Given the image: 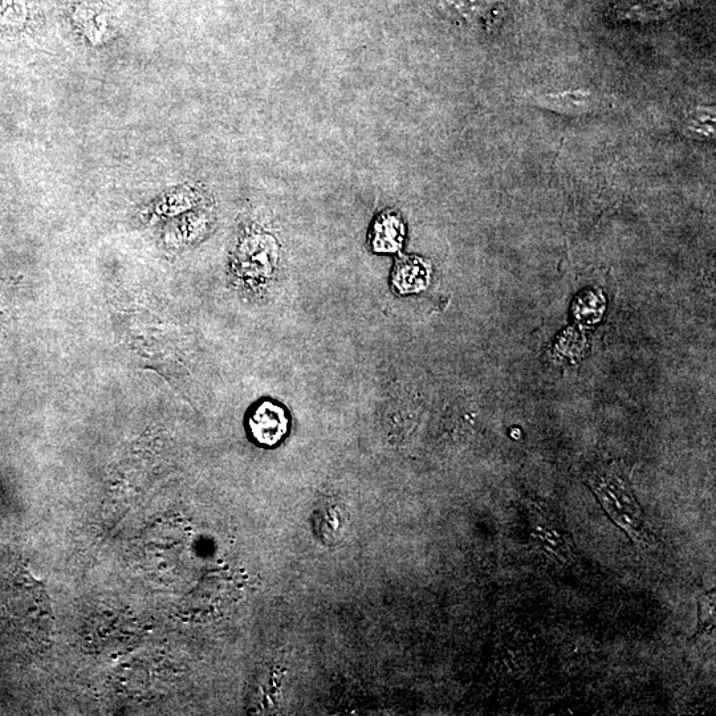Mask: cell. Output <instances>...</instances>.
<instances>
[{
    "instance_id": "obj_7",
    "label": "cell",
    "mask_w": 716,
    "mask_h": 716,
    "mask_svg": "<svg viewBox=\"0 0 716 716\" xmlns=\"http://www.w3.org/2000/svg\"><path fill=\"white\" fill-rule=\"evenodd\" d=\"M699 605H701L699 606V626H701L702 630L713 628L715 624L714 595L703 597Z\"/></svg>"
},
{
    "instance_id": "obj_1",
    "label": "cell",
    "mask_w": 716,
    "mask_h": 716,
    "mask_svg": "<svg viewBox=\"0 0 716 716\" xmlns=\"http://www.w3.org/2000/svg\"><path fill=\"white\" fill-rule=\"evenodd\" d=\"M247 427L251 438L258 445L274 447L286 438L290 429V419L282 406L275 402L264 401L252 410Z\"/></svg>"
},
{
    "instance_id": "obj_5",
    "label": "cell",
    "mask_w": 716,
    "mask_h": 716,
    "mask_svg": "<svg viewBox=\"0 0 716 716\" xmlns=\"http://www.w3.org/2000/svg\"><path fill=\"white\" fill-rule=\"evenodd\" d=\"M541 107L565 115H584L595 111L598 101L591 92L573 91L540 97Z\"/></svg>"
},
{
    "instance_id": "obj_2",
    "label": "cell",
    "mask_w": 716,
    "mask_h": 716,
    "mask_svg": "<svg viewBox=\"0 0 716 716\" xmlns=\"http://www.w3.org/2000/svg\"><path fill=\"white\" fill-rule=\"evenodd\" d=\"M405 225L393 211L378 215L370 231V246L378 254H393L404 246Z\"/></svg>"
},
{
    "instance_id": "obj_6",
    "label": "cell",
    "mask_w": 716,
    "mask_h": 716,
    "mask_svg": "<svg viewBox=\"0 0 716 716\" xmlns=\"http://www.w3.org/2000/svg\"><path fill=\"white\" fill-rule=\"evenodd\" d=\"M686 132L697 140H710L715 133V113L711 108H697L685 120Z\"/></svg>"
},
{
    "instance_id": "obj_3",
    "label": "cell",
    "mask_w": 716,
    "mask_h": 716,
    "mask_svg": "<svg viewBox=\"0 0 716 716\" xmlns=\"http://www.w3.org/2000/svg\"><path fill=\"white\" fill-rule=\"evenodd\" d=\"M429 282V268L416 256L398 259L392 275L394 290L402 295L423 290Z\"/></svg>"
},
{
    "instance_id": "obj_4",
    "label": "cell",
    "mask_w": 716,
    "mask_h": 716,
    "mask_svg": "<svg viewBox=\"0 0 716 716\" xmlns=\"http://www.w3.org/2000/svg\"><path fill=\"white\" fill-rule=\"evenodd\" d=\"M675 6L671 0H621L617 15L632 22H654L673 14Z\"/></svg>"
}]
</instances>
